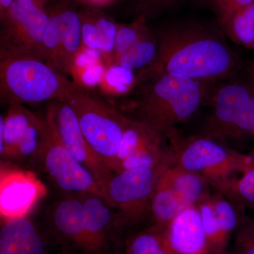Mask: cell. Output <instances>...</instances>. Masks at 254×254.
I'll return each mask as SVG.
<instances>
[{
	"instance_id": "6da1fadb",
	"label": "cell",
	"mask_w": 254,
	"mask_h": 254,
	"mask_svg": "<svg viewBox=\"0 0 254 254\" xmlns=\"http://www.w3.org/2000/svg\"><path fill=\"white\" fill-rule=\"evenodd\" d=\"M158 55L144 68L215 84L232 77L239 66L226 41L204 25L183 21L164 26L157 33Z\"/></svg>"
},
{
	"instance_id": "7a4b0ae2",
	"label": "cell",
	"mask_w": 254,
	"mask_h": 254,
	"mask_svg": "<svg viewBox=\"0 0 254 254\" xmlns=\"http://www.w3.org/2000/svg\"><path fill=\"white\" fill-rule=\"evenodd\" d=\"M136 98L128 105L133 119L168 139L180 124L197 113L209 95V85L169 73L141 70Z\"/></svg>"
},
{
	"instance_id": "3957f363",
	"label": "cell",
	"mask_w": 254,
	"mask_h": 254,
	"mask_svg": "<svg viewBox=\"0 0 254 254\" xmlns=\"http://www.w3.org/2000/svg\"><path fill=\"white\" fill-rule=\"evenodd\" d=\"M72 84L46 60L34 55H0V100L8 106L65 96Z\"/></svg>"
},
{
	"instance_id": "277c9868",
	"label": "cell",
	"mask_w": 254,
	"mask_h": 254,
	"mask_svg": "<svg viewBox=\"0 0 254 254\" xmlns=\"http://www.w3.org/2000/svg\"><path fill=\"white\" fill-rule=\"evenodd\" d=\"M63 98L74 111L87 141L108 168L116 173L128 115L103 97L73 81Z\"/></svg>"
},
{
	"instance_id": "5b68a950",
	"label": "cell",
	"mask_w": 254,
	"mask_h": 254,
	"mask_svg": "<svg viewBox=\"0 0 254 254\" xmlns=\"http://www.w3.org/2000/svg\"><path fill=\"white\" fill-rule=\"evenodd\" d=\"M172 165L201 175L209 184L243 173L252 157L204 135L185 136L174 130L168 137Z\"/></svg>"
},
{
	"instance_id": "8992f818",
	"label": "cell",
	"mask_w": 254,
	"mask_h": 254,
	"mask_svg": "<svg viewBox=\"0 0 254 254\" xmlns=\"http://www.w3.org/2000/svg\"><path fill=\"white\" fill-rule=\"evenodd\" d=\"M230 78L218 82L210 93L212 110L200 133L229 147L254 131V87Z\"/></svg>"
},
{
	"instance_id": "52a82bcc",
	"label": "cell",
	"mask_w": 254,
	"mask_h": 254,
	"mask_svg": "<svg viewBox=\"0 0 254 254\" xmlns=\"http://www.w3.org/2000/svg\"><path fill=\"white\" fill-rule=\"evenodd\" d=\"M44 120V134L37 159L53 183L64 191L78 195L93 193L108 202L95 177L63 144L55 124L53 103L48 106Z\"/></svg>"
},
{
	"instance_id": "ba28073f",
	"label": "cell",
	"mask_w": 254,
	"mask_h": 254,
	"mask_svg": "<svg viewBox=\"0 0 254 254\" xmlns=\"http://www.w3.org/2000/svg\"><path fill=\"white\" fill-rule=\"evenodd\" d=\"M172 163L154 168H131L114 173L106 187L108 202L118 208L119 228L137 223L150 211L157 182Z\"/></svg>"
},
{
	"instance_id": "9c48e42d",
	"label": "cell",
	"mask_w": 254,
	"mask_h": 254,
	"mask_svg": "<svg viewBox=\"0 0 254 254\" xmlns=\"http://www.w3.org/2000/svg\"><path fill=\"white\" fill-rule=\"evenodd\" d=\"M0 21V55H34L46 60V6L35 0H14Z\"/></svg>"
},
{
	"instance_id": "30bf717a",
	"label": "cell",
	"mask_w": 254,
	"mask_h": 254,
	"mask_svg": "<svg viewBox=\"0 0 254 254\" xmlns=\"http://www.w3.org/2000/svg\"><path fill=\"white\" fill-rule=\"evenodd\" d=\"M172 163L168 139L141 121L128 116L119 150L118 170L154 168Z\"/></svg>"
},
{
	"instance_id": "8fae6325",
	"label": "cell",
	"mask_w": 254,
	"mask_h": 254,
	"mask_svg": "<svg viewBox=\"0 0 254 254\" xmlns=\"http://www.w3.org/2000/svg\"><path fill=\"white\" fill-rule=\"evenodd\" d=\"M46 185L33 172L1 163L0 215L1 220L27 216L47 195Z\"/></svg>"
},
{
	"instance_id": "7c38bea8",
	"label": "cell",
	"mask_w": 254,
	"mask_h": 254,
	"mask_svg": "<svg viewBox=\"0 0 254 254\" xmlns=\"http://www.w3.org/2000/svg\"><path fill=\"white\" fill-rule=\"evenodd\" d=\"M53 105L55 124L63 144L93 175L106 194L107 185L113 172L87 141L74 111L66 100L62 98L55 100Z\"/></svg>"
},
{
	"instance_id": "4fadbf2b",
	"label": "cell",
	"mask_w": 254,
	"mask_h": 254,
	"mask_svg": "<svg viewBox=\"0 0 254 254\" xmlns=\"http://www.w3.org/2000/svg\"><path fill=\"white\" fill-rule=\"evenodd\" d=\"M206 236L209 254H230V240L239 223L241 212L217 192L198 205Z\"/></svg>"
},
{
	"instance_id": "5bb4252c",
	"label": "cell",
	"mask_w": 254,
	"mask_h": 254,
	"mask_svg": "<svg viewBox=\"0 0 254 254\" xmlns=\"http://www.w3.org/2000/svg\"><path fill=\"white\" fill-rule=\"evenodd\" d=\"M86 215L85 254H105L109 250L114 227H119L118 217L105 198L93 193L78 195ZM112 207V206H111Z\"/></svg>"
},
{
	"instance_id": "9a60e30c",
	"label": "cell",
	"mask_w": 254,
	"mask_h": 254,
	"mask_svg": "<svg viewBox=\"0 0 254 254\" xmlns=\"http://www.w3.org/2000/svg\"><path fill=\"white\" fill-rule=\"evenodd\" d=\"M78 14L83 46L99 51L108 66L113 64L119 23L100 8L78 6Z\"/></svg>"
},
{
	"instance_id": "2e32d148",
	"label": "cell",
	"mask_w": 254,
	"mask_h": 254,
	"mask_svg": "<svg viewBox=\"0 0 254 254\" xmlns=\"http://www.w3.org/2000/svg\"><path fill=\"white\" fill-rule=\"evenodd\" d=\"M169 245L174 254H209L199 210L187 207L166 226Z\"/></svg>"
},
{
	"instance_id": "e0dca14e",
	"label": "cell",
	"mask_w": 254,
	"mask_h": 254,
	"mask_svg": "<svg viewBox=\"0 0 254 254\" xmlns=\"http://www.w3.org/2000/svg\"><path fill=\"white\" fill-rule=\"evenodd\" d=\"M46 242L27 217L1 220L0 254H44Z\"/></svg>"
},
{
	"instance_id": "ac0fdd59",
	"label": "cell",
	"mask_w": 254,
	"mask_h": 254,
	"mask_svg": "<svg viewBox=\"0 0 254 254\" xmlns=\"http://www.w3.org/2000/svg\"><path fill=\"white\" fill-rule=\"evenodd\" d=\"M59 12L60 58L58 70L70 74L76 55L83 46L81 18L78 6L69 0H55Z\"/></svg>"
},
{
	"instance_id": "d6986e66",
	"label": "cell",
	"mask_w": 254,
	"mask_h": 254,
	"mask_svg": "<svg viewBox=\"0 0 254 254\" xmlns=\"http://www.w3.org/2000/svg\"><path fill=\"white\" fill-rule=\"evenodd\" d=\"M52 220L60 236L84 254L86 215L81 198L60 200L53 208Z\"/></svg>"
},
{
	"instance_id": "ffe728a7",
	"label": "cell",
	"mask_w": 254,
	"mask_h": 254,
	"mask_svg": "<svg viewBox=\"0 0 254 254\" xmlns=\"http://www.w3.org/2000/svg\"><path fill=\"white\" fill-rule=\"evenodd\" d=\"M163 177L187 206H198L211 195L210 184L198 174L171 164L163 172Z\"/></svg>"
},
{
	"instance_id": "44dd1931",
	"label": "cell",
	"mask_w": 254,
	"mask_h": 254,
	"mask_svg": "<svg viewBox=\"0 0 254 254\" xmlns=\"http://www.w3.org/2000/svg\"><path fill=\"white\" fill-rule=\"evenodd\" d=\"M252 160L241 176H233L210 184L215 191L221 193L239 210H254V149L249 152Z\"/></svg>"
},
{
	"instance_id": "7402d4cb",
	"label": "cell",
	"mask_w": 254,
	"mask_h": 254,
	"mask_svg": "<svg viewBox=\"0 0 254 254\" xmlns=\"http://www.w3.org/2000/svg\"><path fill=\"white\" fill-rule=\"evenodd\" d=\"M38 117L22 105H10L5 116L0 117L4 133V151L1 158L14 160L18 142Z\"/></svg>"
},
{
	"instance_id": "603a6c76",
	"label": "cell",
	"mask_w": 254,
	"mask_h": 254,
	"mask_svg": "<svg viewBox=\"0 0 254 254\" xmlns=\"http://www.w3.org/2000/svg\"><path fill=\"white\" fill-rule=\"evenodd\" d=\"M163 173L155 186L150 203V213L153 224L166 227L188 206L168 185L163 177Z\"/></svg>"
},
{
	"instance_id": "cb8c5ba5",
	"label": "cell",
	"mask_w": 254,
	"mask_h": 254,
	"mask_svg": "<svg viewBox=\"0 0 254 254\" xmlns=\"http://www.w3.org/2000/svg\"><path fill=\"white\" fill-rule=\"evenodd\" d=\"M139 75L118 64H113L107 68L98 89L108 98H121L131 94L136 89Z\"/></svg>"
},
{
	"instance_id": "d4e9b609",
	"label": "cell",
	"mask_w": 254,
	"mask_h": 254,
	"mask_svg": "<svg viewBox=\"0 0 254 254\" xmlns=\"http://www.w3.org/2000/svg\"><path fill=\"white\" fill-rule=\"evenodd\" d=\"M125 254H174L169 245L166 227L153 224L133 235L127 243Z\"/></svg>"
},
{
	"instance_id": "484cf974",
	"label": "cell",
	"mask_w": 254,
	"mask_h": 254,
	"mask_svg": "<svg viewBox=\"0 0 254 254\" xmlns=\"http://www.w3.org/2000/svg\"><path fill=\"white\" fill-rule=\"evenodd\" d=\"M221 28L234 43L254 50V1L235 11Z\"/></svg>"
},
{
	"instance_id": "4316f807",
	"label": "cell",
	"mask_w": 254,
	"mask_h": 254,
	"mask_svg": "<svg viewBox=\"0 0 254 254\" xmlns=\"http://www.w3.org/2000/svg\"><path fill=\"white\" fill-rule=\"evenodd\" d=\"M158 55V41L156 35L152 33L143 41L119 56L113 64L136 71L149 67L156 60Z\"/></svg>"
},
{
	"instance_id": "83f0119b",
	"label": "cell",
	"mask_w": 254,
	"mask_h": 254,
	"mask_svg": "<svg viewBox=\"0 0 254 254\" xmlns=\"http://www.w3.org/2000/svg\"><path fill=\"white\" fill-rule=\"evenodd\" d=\"M147 22L148 21L145 18L136 17L133 18L131 23H119L114 62L119 56L126 53L151 34L152 32Z\"/></svg>"
},
{
	"instance_id": "f1b7e54d",
	"label": "cell",
	"mask_w": 254,
	"mask_h": 254,
	"mask_svg": "<svg viewBox=\"0 0 254 254\" xmlns=\"http://www.w3.org/2000/svg\"><path fill=\"white\" fill-rule=\"evenodd\" d=\"M44 129V118L38 117L18 142L15 150L14 160L37 158L41 150Z\"/></svg>"
},
{
	"instance_id": "f546056e",
	"label": "cell",
	"mask_w": 254,
	"mask_h": 254,
	"mask_svg": "<svg viewBox=\"0 0 254 254\" xmlns=\"http://www.w3.org/2000/svg\"><path fill=\"white\" fill-rule=\"evenodd\" d=\"M230 254H254V218L241 212Z\"/></svg>"
},
{
	"instance_id": "4dcf8cb0",
	"label": "cell",
	"mask_w": 254,
	"mask_h": 254,
	"mask_svg": "<svg viewBox=\"0 0 254 254\" xmlns=\"http://www.w3.org/2000/svg\"><path fill=\"white\" fill-rule=\"evenodd\" d=\"M186 0H130L134 18L143 17L147 21L171 11Z\"/></svg>"
},
{
	"instance_id": "1f68e13d",
	"label": "cell",
	"mask_w": 254,
	"mask_h": 254,
	"mask_svg": "<svg viewBox=\"0 0 254 254\" xmlns=\"http://www.w3.org/2000/svg\"><path fill=\"white\" fill-rule=\"evenodd\" d=\"M213 11L222 26L235 11L254 0H200Z\"/></svg>"
},
{
	"instance_id": "d6a6232c",
	"label": "cell",
	"mask_w": 254,
	"mask_h": 254,
	"mask_svg": "<svg viewBox=\"0 0 254 254\" xmlns=\"http://www.w3.org/2000/svg\"><path fill=\"white\" fill-rule=\"evenodd\" d=\"M69 1L75 3L78 6H92V7L102 9L105 6L111 4L115 0H69Z\"/></svg>"
},
{
	"instance_id": "836d02e7",
	"label": "cell",
	"mask_w": 254,
	"mask_h": 254,
	"mask_svg": "<svg viewBox=\"0 0 254 254\" xmlns=\"http://www.w3.org/2000/svg\"><path fill=\"white\" fill-rule=\"evenodd\" d=\"M14 0H0V20L6 16Z\"/></svg>"
},
{
	"instance_id": "e575fe53",
	"label": "cell",
	"mask_w": 254,
	"mask_h": 254,
	"mask_svg": "<svg viewBox=\"0 0 254 254\" xmlns=\"http://www.w3.org/2000/svg\"><path fill=\"white\" fill-rule=\"evenodd\" d=\"M246 76L247 81L254 87V62L251 63L246 67Z\"/></svg>"
},
{
	"instance_id": "d590c367",
	"label": "cell",
	"mask_w": 254,
	"mask_h": 254,
	"mask_svg": "<svg viewBox=\"0 0 254 254\" xmlns=\"http://www.w3.org/2000/svg\"><path fill=\"white\" fill-rule=\"evenodd\" d=\"M35 1H37L38 3H39V4L46 6V5L48 4V2H49L50 0H35Z\"/></svg>"
},
{
	"instance_id": "8d00e7d4",
	"label": "cell",
	"mask_w": 254,
	"mask_h": 254,
	"mask_svg": "<svg viewBox=\"0 0 254 254\" xmlns=\"http://www.w3.org/2000/svg\"><path fill=\"white\" fill-rule=\"evenodd\" d=\"M252 135H253V136H254V131L253 132V134H252Z\"/></svg>"
},
{
	"instance_id": "74e56055",
	"label": "cell",
	"mask_w": 254,
	"mask_h": 254,
	"mask_svg": "<svg viewBox=\"0 0 254 254\" xmlns=\"http://www.w3.org/2000/svg\"></svg>"
}]
</instances>
